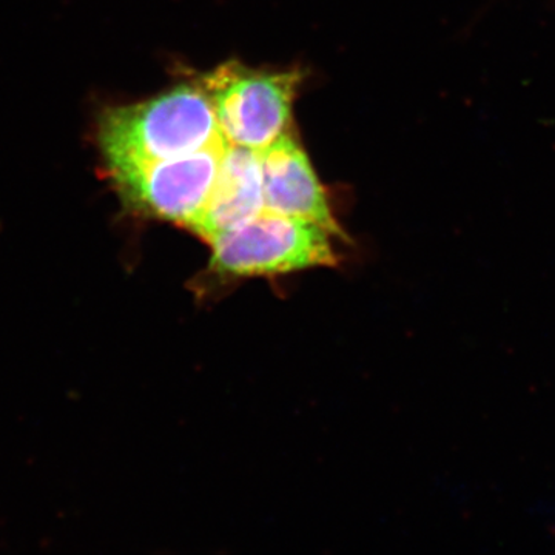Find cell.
Masks as SVG:
<instances>
[{"mask_svg":"<svg viewBox=\"0 0 555 555\" xmlns=\"http://www.w3.org/2000/svg\"><path fill=\"white\" fill-rule=\"evenodd\" d=\"M221 138L203 83H181L152 100L109 107L96 131L107 177L198 152Z\"/></svg>","mask_w":555,"mask_h":555,"instance_id":"cell-1","label":"cell"},{"mask_svg":"<svg viewBox=\"0 0 555 555\" xmlns=\"http://www.w3.org/2000/svg\"><path fill=\"white\" fill-rule=\"evenodd\" d=\"M331 232L313 222L262 210L208 240L210 258L196 278L199 295L251 278H276L338 262Z\"/></svg>","mask_w":555,"mask_h":555,"instance_id":"cell-2","label":"cell"},{"mask_svg":"<svg viewBox=\"0 0 555 555\" xmlns=\"http://www.w3.org/2000/svg\"><path fill=\"white\" fill-rule=\"evenodd\" d=\"M201 83L224 141L259 152L287 133L301 73L259 72L228 62Z\"/></svg>","mask_w":555,"mask_h":555,"instance_id":"cell-3","label":"cell"},{"mask_svg":"<svg viewBox=\"0 0 555 555\" xmlns=\"http://www.w3.org/2000/svg\"><path fill=\"white\" fill-rule=\"evenodd\" d=\"M228 142L108 175L124 207L142 218L190 230L203 214Z\"/></svg>","mask_w":555,"mask_h":555,"instance_id":"cell-4","label":"cell"},{"mask_svg":"<svg viewBox=\"0 0 555 555\" xmlns=\"http://www.w3.org/2000/svg\"><path fill=\"white\" fill-rule=\"evenodd\" d=\"M259 153L264 210L313 222L326 229L335 238L345 240L326 190L297 139L284 133Z\"/></svg>","mask_w":555,"mask_h":555,"instance_id":"cell-5","label":"cell"},{"mask_svg":"<svg viewBox=\"0 0 555 555\" xmlns=\"http://www.w3.org/2000/svg\"><path fill=\"white\" fill-rule=\"evenodd\" d=\"M264 210L261 153L225 145L203 214L189 230L204 243Z\"/></svg>","mask_w":555,"mask_h":555,"instance_id":"cell-6","label":"cell"}]
</instances>
